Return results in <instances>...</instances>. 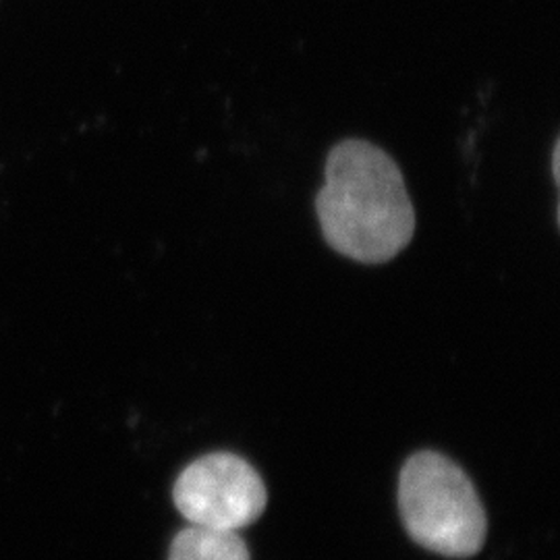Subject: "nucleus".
<instances>
[{"instance_id": "nucleus-1", "label": "nucleus", "mask_w": 560, "mask_h": 560, "mask_svg": "<svg viewBox=\"0 0 560 560\" xmlns=\"http://www.w3.org/2000/svg\"><path fill=\"white\" fill-rule=\"evenodd\" d=\"M316 212L326 243L361 264L393 260L416 233L402 173L370 141L345 140L330 150Z\"/></svg>"}, {"instance_id": "nucleus-2", "label": "nucleus", "mask_w": 560, "mask_h": 560, "mask_svg": "<svg viewBox=\"0 0 560 560\" xmlns=\"http://www.w3.org/2000/svg\"><path fill=\"white\" fill-rule=\"evenodd\" d=\"M399 509L407 534L421 548L448 559H469L483 548L488 520L480 497L455 460L421 451L405 460Z\"/></svg>"}, {"instance_id": "nucleus-3", "label": "nucleus", "mask_w": 560, "mask_h": 560, "mask_svg": "<svg viewBox=\"0 0 560 560\" xmlns=\"http://www.w3.org/2000/svg\"><path fill=\"white\" fill-rule=\"evenodd\" d=\"M173 501L196 527L240 532L266 511V486L260 474L240 455L212 453L183 469Z\"/></svg>"}, {"instance_id": "nucleus-4", "label": "nucleus", "mask_w": 560, "mask_h": 560, "mask_svg": "<svg viewBox=\"0 0 560 560\" xmlns=\"http://www.w3.org/2000/svg\"><path fill=\"white\" fill-rule=\"evenodd\" d=\"M168 560H249V552L237 532L191 525L175 536Z\"/></svg>"}]
</instances>
